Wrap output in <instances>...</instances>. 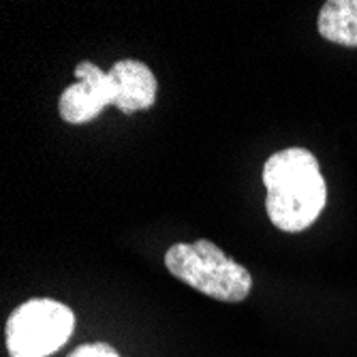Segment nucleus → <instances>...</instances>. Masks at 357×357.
Returning <instances> with one entry per match:
<instances>
[{"label": "nucleus", "mask_w": 357, "mask_h": 357, "mask_svg": "<svg viewBox=\"0 0 357 357\" xmlns=\"http://www.w3.org/2000/svg\"><path fill=\"white\" fill-rule=\"evenodd\" d=\"M118 84V101L116 107L122 114H133L150 109L156 101L158 82L146 62L135 58L118 60L109 69Z\"/></svg>", "instance_id": "nucleus-5"}, {"label": "nucleus", "mask_w": 357, "mask_h": 357, "mask_svg": "<svg viewBox=\"0 0 357 357\" xmlns=\"http://www.w3.org/2000/svg\"><path fill=\"white\" fill-rule=\"evenodd\" d=\"M75 330L73 310L56 300L37 298L17 306L7 319V349L11 357H47L67 344Z\"/></svg>", "instance_id": "nucleus-3"}, {"label": "nucleus", "mask_w": 357, "mask_h": 357, "mask_svg": "<svg viewBox=\"0 0 357 357\" xmlns=\"http://www.w3.org/2000/svg\"><path fill=\"white\" fill-rule=\"evenodd\" d=\"M266 212L276 229L300 234L321 216L328 202L317 156L306 148L274 152L264 165Z\"/></svg>", "instance_id": "nucleus-1"}, {"label": "nucleus", "mask_w": 357, "mask_h": 357, "mask_svg": "<svg viewBox=\"0 0 357 357\" xmlns=\"http://www.w3.org/2000/svg\"><path fill=\"white\" fill-rule=\"evenodd\" d=\"M77 84L64 88L58 101L60 118L69 124H84L101 116L105 107L116 105L118 101V84L114 75L101 71L94 62H79L75 67Z\"/></svg>", "instance_id": "nucleus-4"}, {"label": "nucleus", "mask_w": 357, "mask_h": 357, "mask_svg": "<svg viewBox=\"0 0 357 357\" xmlns=\"http://www.w3.org/2000/svg\"><path fill=\"white\" fill-rule=\"evenodd\" d=\"M319 35L336 45L357 47V0H330L317 17Z\"/></svg>", "instance_id": "nucleus-6"}, {"label": "nucleus", "mask_w": 357, "mask_h": 357, "mask_svg": "<svg viewBox=\"0 0 357 357\" xmlns=\"http://www.w3.org/2000/svg\"><path fill=\"white\" fill-rule=\"evenodd\" d=\"M165 268L184 284L218 302L240 304L252 291L250 272L210 240L169 246Z\"/></svg>", "instance_id": "nucleus-2"}, {"label": "nucleus", "mask_w": 357, "mask_h": 357, "mask_svg": "<svg viewBox=\"0 0 357 357\" xmlns=\"http://www.w3.org/2000/svg\"><path fill=\"white\" fill-rule=\"evenodd\" d=\"M69 357H120L114 347L105 342H94V344H82L77 347Z\"/></svg>", "instance_id": "nucleus-7"}]
</instances>
